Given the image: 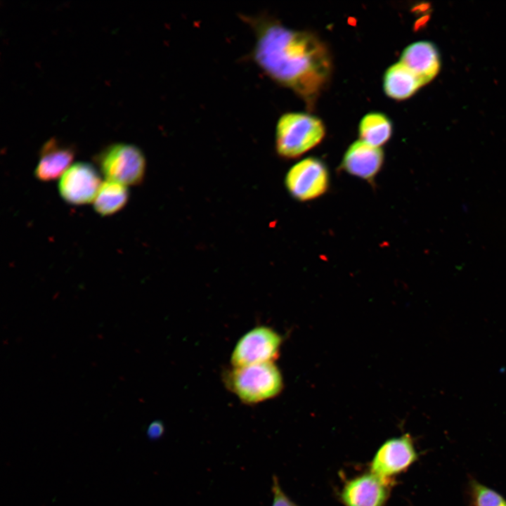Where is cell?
<instances>
[{"instance_id":"6da1fadb","label":"cell","mask_w":506,"mask_h":506,"mask_svg":"<svg viewBox=\"0 0 506 506\" xmlns=\"http://www.w3.org/2000/svg\"><path fill=\"white\" fill-rule=\"evenodd\" d=\"M252 29V61L277 84L292 90L309 104L319 96L330 77L331 57L314 34L289 29L266 13L240 14Z\"/></svg>"},{"instance_id":"7a4b0ae2","label":"cell","mask_w":506,"mask_h":506,"mask_svg":"<svg viewBox=\"0 0 506 506\" xmlns=\"http://www.w3.org/2000/svg\"><path fill=\"white\" fill-rule=\"evenodd\" d=\"M223 382L226 387L247 405L275 398L283 387L281 373L274 362L232 366L224 372Z\"/></svg>"},{"instance_id":"3957f363","label":"cell","mask_w":506,"mask_h":506,"mask_svg":"<svg viewBox=\"0 0 506 506\" xmlns=\"http://www.w3.org/2000/svg\"><path fill=\"white\" fill-rule=\"evenodd\" d=\"M324 136V125L318 117L303 112H287L276 124L275 149L282 157L295 158L317 145Z\"/></svg>"},{"instance_id":"277c9868","label":"cell","mask_w":506,"mask_h":506,"mask_svg":"<svg viewBox=\"0 0 506 506\" xmlns=\"http://www.w3.org/2000/svg\"><path fill=\"white\" fill-rule=\"evenodd\" d=\"M100 172L110 181L124 186L139 184L145 171V159L137 146L124 143L112 144L96 157Z\"/></svg>"},{"instance_id":"5b68a950","label":"cell","mask_w":506,"mask_h":506,"mask_svg":"<svg viewBox=\"0 0 506 506\" xmlns=\"http://www.w3.org/2000/svg\"><path fill=\"white\" fill-rule=\"evenodd\" d=\"M281 336L271 327L257 326L237 342L231 356L232 366L274 362L279 355Z\"/></svg>"},{"instance_id":"8992f818","label":"cell","mask_w":506,"mask_h":506,"mask_svg":"<svg viewBox=\"0 0 506 506\" xmlns=\"http://www.w3.org/2000/svg\"><path fill=\"white\" fill-rule=\"evenodd\" d=\"M285 184L291 195L300 201L315 199L327 189L329 176L325 164L318 159H304L288 171Z\"/></svg>"},{"instance_id":"52a82bcc","label":"cell","mask_w":506,"mask_h":506,"mask_svg":"<svg viewBox=\"0 0 506 506\" xmlns=\"http://www.w3.org/2000/svg\"><path fill=\"white\" fill-rule=\"evenodd\" d=\"M415 443L409 434L386 441L378 449L370 465V472L392 479L398 474L406 471L417 460Z\"/></svg>"},{"instance_id":"ba28073f","label":"cell","mask_w":506,"mask_h":506,"mask_svg":"<svg viewBox=\"0 0 506 506\" xmlns=\"http://www.w3.org/2000/svg\"><path fill=\"white\" fill-rule=\"evenodd\" d=\"M100 185V174L92 164L77 162L63 174L58 190L66 202L80 205L93 202Z\"/></svg>"},{"instance_id":"9c48e42d","label":"cell","mask_w":506,"mask_h":506,"mask_svg":"<svg viewBox=\"0 0 506 506\" xmlns=\"http://www.w3.org/2000/svg\"><path fill=\"white\" fill-rule=\"evenodd\" d=\"M393 483L370 472L347 481L341 499L344 506H384Z\"/></svg>"},{"instance_id":"30bf717a","label":"cell","mask_w":506,"mask_h":506,"mask_svg":"<svg viewBox=\"0 0 506 506\" xmlns=\"http://www.w3.org/2000/svg\"><path fill=\"white\" fill-rule=\"evenodd\" d=\"M424 85L439 73L441 60L437 48L428 41L408 45L402 52L400 61Z\"/></svg>"},{"instance_id":"8fae6325","label":"cell","mask_w":506,"mask_h":506,"mask_svg":"<svg viewBox=\"0 0 506 506\" xmlns=\"http://www.w3.org/2000/svg\"><path fill=\"white\" fill-rule=\"evenodd\" d=\"M383 159V151L380 148L360 139L353 143L346 151L342 167L350 174L370 180L379 171Z\"/></svg>"},{"instance_id":"7c38bea8","label":"cell","mask_w":506,"mask_h":506,"mask_svg":"<svg viewBox=\"0 0 506 506\" xmlns=\"http://www.w3.org/2000/svg\"><path fill=\"white\" fill-rule=\"evenodd\" d=\"M74 154L72 146L51 138L41 148L39 160L34 170L35 177L42 181L58 179L71 166Z\"/></svg>"},{"instance_id":"4fadbf2b","label":"cell","mask_w":506,"mask_h":506,"mask_svg":"<svg viewBox=\"0 0 506 506\" xmlns=\"http://www.w3.org/2000/svg\"><path fill=\"white\" fill-rule=\"evenodd\" d=\"M422 86L419 79L401 62L389 67L384 75V90L388 96L396 100L410 97Z\"/></svg>"},{"instance_id":"5bb4252c","label":"cell","mask_w":506,"mask_h":506,"mask_svg":"<svg viewBox=\"0 0 506 506\" xmlns=\"http://www.w3.org/2000/svg\"><path fill=\"white\" fill-rule=\"evenodd\" d=\"M129 197L126 186L107 181L101 183L93 200L95 211L101 216H109L122 209Z\"/></svg>"},{"instance_id":"9a60e30c","label":"cell","mask_w":506,"mask_h":506,"mask_svg":"<svg viewBox=\"0 0 506 506\" xmlns=\"http://www.w3.org/2000/svg\"><path fill=\"white\" fill-rule=\"evenodd\" d=\"M391 132V122L383 113H368L359 124L361 140L375 147L379 148L384 144L389 139Z\"/></svg>"},{"instance_id":"2e32d148","label":"cell","mask_w":506,"mask_h":506,"mask_svg":"<svg viewBox=\"0 0 506 506\" xmlns=\"http://www.w3.org/2000/svg\"><path fill=\"white\" fill-rule=\"evenodd\" d=\"M467 493L469 506H506V499L496 491L469 478Z\"/></svg>"},{"instance_id":"e0dca14e","label":"cell","mask_w":506,"mask_h":506,"mask_svg":"<svg viewBox=\"0 0 506 506\" xmlns=\"http://www.w3.org/2000/svg\"><path fill=\"white\" fill-rule=\"evenodd\" d=\"M271 491L273 494L271 506H297L285 493L275 475L272 477Z\"/></svg>"},{"instance_id":"ac0fdd59","label":"cell","mask_w":506,"mask_h":506,"mask_svg":"<svg viewBox=\"0 0 506 506\" xmlns=\"http://www.w3.org/2000/svg\"><path fill=\"white\" fill-rule=\"evenodd\" d=\"M164 432V427L161 421H153L152 422L146 431L147 436L150 440H157L160 439Z\"/></svg>"}]
</instances>
